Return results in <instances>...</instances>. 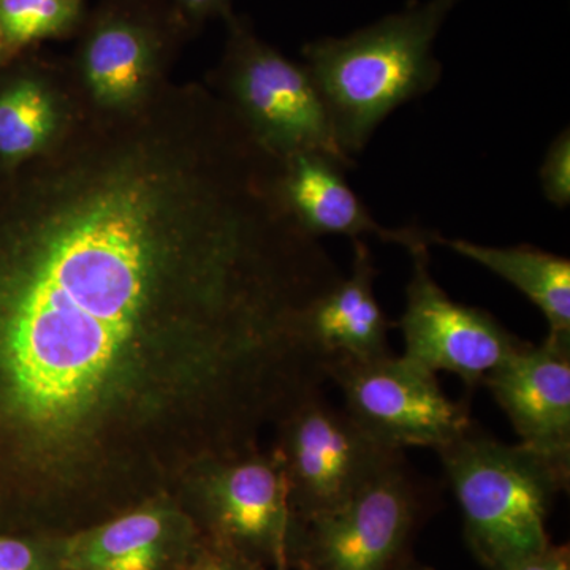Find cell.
<instances>
[{"label": "cell", "instance_id": "cell-1", "mask_svg": "<svg viewBox=\"0 0 570 570\" xmlns=\"http://www.w3.org/2000/svg\"><path fill=\"white\" fill-rule=\"evenodd\" d=\"M227 105L100 127L0 220V463L21 534L69 535L321 392L305 333L343 277Z\"/></svg>", "mask_w": 570, "mask_h": 570}, {"label": "cell", "instance_id": "cell-2", "mask_svg": "<svg viewBox=\"0 0 570 570\" xmlns=\"http://www.w3.org/2000/svg\"><path fill=\"white\" fill-rule=\"evenodd\" d=\"M461 0H423L344 37H322L303 50L337 145L347 157L365 151L397 108L438 88L434 56L442 26Z\"/></svg>", "mask_w": 570, "mask_h": 570}, {"label": "cell", "instance_id": "cell-3", "mask_svg": "<svg viewBox=\"0 0 570 570\" xmlns=\"http://www.w3.org/2000/svg\"><path fill=\"white\" fill-rule=\"evenodd\" d=\"M438 455L459 502L464 540L483 568L505 570L550 546L547 523L570 472L475 423Z\"/></svg>", "mask_w": 570, "mask_h": 570}, {"label": "cell", "instance_id": "cell-4", "mask_svg": "<svg viewBox=\"0 0 570 570\" xmlns=\"http://www.w3.org/2000/svg\"><path fill=\"white\" fill-rule=\"evenodd\" d=\"M433 493L406 459L397 461L346 504L292 523V570H400L412 560Z\"/></svg>", "mask_w": 570, "mask_h": 570}, {"label": "cell", "instance_id": "cell-5", "mask_svg": "<svg viewBox=\"0 0 570 570\" xmlns=\"http://www.w3.org/2000/svg\"><path fill=\"white\" fill-rule=\"evenodd\" d=\"M275 455L283 466L288 502L296 519L346 504L379 475L404 459V452L371 438L324 390L296 404L279 422Z\"/></svg>", "mask_w": 570, "mask_h": 570}, {"label": "cell", "instance_id": "cell-6", "mask_svg": "<svg viewBox=\"0 0 570 570\" xmlns=\"http://www.w3.org/2000/svg\"><path fill=\"white\" fill-rule=\"evenodd\" d=\"M326 377L344 397V411L385 448L441 450L471 428L469 401L445 395L431 373L406 358L390 354L355 362L333 358Z\"/></svg>", "mask_w": 570, "mask_h": 570}, {"label": "cell", "instance_id": "cell-7", "mask_svg": "<svg viewBox=\"0 0 570 570\" xmlns=\"http://www.w3.org/2000/svg\"><path fill=\"white\" fill-rule=\"evenodd\" d=\"M184 509L206 538L262 566L287 553L292 515L288 487L275 453L257 449L202 461L184 478Z\"/></svg>", "mask_w": 570, "mask_h": 570}, {"label": "cell", "instance_id": "cell-8", "mask_svg": "<svg viewBox=\"0 0 570 570\" xmlns=\"http://www.w3.org/2000/svg\"><path fill=\"white\" fill-rule=\"evenodd\" d=\"M227 88L228 107L281 159L317 153L333 157L347 170L355 167L356 160L337 145L324 100L305 66L242 36L232 52Z\"/></svg>", "mask_w": 570, "mask_h": 570}, {"label": "cell", "instance_id": "cell-9", "mask_svg": "<svg viewBox=\"0 0 570 570\" xmlns=\"http://www.w3.org/2000/svg\"><path fill=\"white\" fill-rule=\"evenodd\" d=\"M430 245L412 247L406 307L400 318L404 356L431 373L459 376L468 389L524 346L497 317L450 298L431 273Z\"/></svg>", "mask_w": 570, "mask_h": 570}, {"label": "cell", "instance_id": "cell-10", "mask_svg": "<svg viewBox=\"0 0 570 570\" xmlns=\"http://www.w3.org/2000/svg\"><path fill=\"white\" fill-rule=\"evenodd\" d=\"M205 534L181 501L156 494L63 538V570H184Z\"/></svg>", "mask_w": 570, "mask_h": 570}, {"label": "cell", "instance_id": "cell-11", "mask_svg": "<svg viewBox=\"0 0 570 570\" xmlns=\"http://www.w3.org/2000/svg\"><path fill=\"white\" fill-rule=\"evenodd\" d=\"M482 385L521 445L570 472V341L524 343Z\"/></svg>", "mask_w": 570, "mask_h": 570}, {"label": "cell", "instance_id": "cell-12", "mask_svg": "<svg viewBox=\"0 0 570 570\" xmlns=\"http://www.w3.org/2000/svg\"><path fill=\"white\" fill-rule=\"evenodd\" d=\"M347 168L333 157L302 153L283 159L281 190L296 224L314 238L343 235L354 239L377 236L382 243L411 250L433 246L436 232L420 227L389 228L374 219L346 179Z\"/></svg>", "mask_w": 570, "mask_h": 570}, {"label": "cell", "instance_id": "cell-13", "mask_svg": "<svg viewBox=\"0 0 570 570\" xmlns=\"http://www.w3.org/2000/svg\"><path fill=\"white\" fill-rule=\"evenodd\" d=\"M376 277L370 246L354 239L351 273L318 296L305 318L307 341L326 363L333 358L367 362L393 354L392 325L376 296Z\"/></svg>", "mask_w": 570, "mask_h": 570}, {"label": "cell", "instance_id": "cell-14", "mask_svg": "<svg viewBox=\"0 0 570 570\" xmlns=\"http://www.w3.org/2000/svg\"><path fill=\"white\" fill-rule=\"evenodd\" d=\"M433 245L483 266L513 285L540 309L549 324L547 336L570 341V261L530 245L485 246L463 238L434 235Z\"/></svg>", "mask_w": 570, "mask_h": 570}, {"label": "cell", "instance_id": "cell-15", "mask_svg": "<svg viewBox=\"0 0 570 570\" xmlns=\"http://www.w3.org/2000/svg\"><path fill=\"white\" fill-rule=\"evenodd\" d=\"M151 48L141 31L112 22L94 33L86 50V78L94 96L105 105L134 102L149 77Z\"/></svg>", "mask_w": 570, "mask_h": 570}, {"label": "cell", "instance_id": "cell-16", "mask_svg": "<svg viewBox=\"0 0 570 570\" xmlns=\"http://www.w3.org/2000/svg\"><path fill=\"white\" fill-rule=\"evenodd\" d=\"M56 127L51 97L33 81H20L0 96V154L31 156L50 140Z\"/></svg>", "mask_w": 570, "mask_h": 570}, {"label": "cell", "instance_id": "cell-17", "mask_svg": "<svg viewBox=\"0 0 570 570\" xmlns=\"http://www.w3.org/2000/svg\"><path fill=\"white\" fill-rule=\"evenodd\" d=\"M78 0H0V33L22 45L62 31L77 17Z\"/></svg>", "mask_w": 570, "mask_h": 570}, {"label": "cell", "instance_id": "cell-18", "mask_svg": "<svg viewBox=\"0 0 570 570\" xmlns=\"http://www.w3.org/2000/svg\"><path fill=\"white\" fill-rule=\"evenodd\" d=\"M63 538L0 532V570H63Z\"/></svg>", "mask_w": 570, "mask_h": 570}, {"label": "cell", "instance_id": "cell-19", "mask_svg": "<svg viewBox=\"0 0 570 570\" xmlns=\"http://www.w3.org/2000/svg\"><path fill=\"white\" fill-rule=\"evenodd\" d=\"M543 197L558 209L570 205V129H562L550 141L539 168Z\"/></svg>", "mask_w": 570, "mask_h": 570}, {"label": "cell", "instance_id": "cell-20", "mask_svg": "<svg viewBox=\"0 0 570 570\" xmlns=\"http://www.w3.org/2000/svg\"><path fill=\"white\" fill-rule=\"evenodd\" d=\"M184 570H265V566L250 560L242 551L205 535L204 546L197 557Z\"/></svg>", "mask_w": 570, "mask_h": 570}, {"label": "cell", "instance_id": "cell-21", "mask_svg": "<svg viewBox=\"0 0 570 570\" xmlns=\"http://www.w3.org/2000/svg\"><path fill=\"white\" fill-rule=\"evenodd\" d=\"M505 570H570V549L568 543L551 542L547 549L531 554Z\"/></svg>", "mask_w": 570, "mask_h": 570}, {"label": "cell", "instance_id": "cell-22", "mask_svg": "<svg viewBox=\"0 0 570 570\" xmlns=\"http://www.w3.org/2000/svg\"><path fill=\"white\" fill-rule=\"evenodd\" d=\"M190 10L206 11L223 6L224 0H183Z\"/></svg>", "mask_w": 570, "mask_h": 570}, {"label": "cell", "instance_id": "cell-23", "mask_svg": "<svg viewBox=\"0 0 570 570\" xmlns=\"http://www.w3.org/2000/svg\"><path fill=\"white\" fill-rule=\"evenodd\" d=\"M273 570H292L291 564H288L287 553L283 551V553L277 554L275 562L272 566Z\"/></svg>", "mask_w": 570, "mask_h": 570}, {"label": "cell", "instance_id": "cell-24", "mask_svg": "<svg viewBox=\"0 0 570 570\" xmlns=\"http://www.w3.org/2000/svg\"><path fill=\"white\" fill-rule=\"evenodd\" d=\"M400 570H431L425 568V566H420L417 562L414 561H407L406 564L403 566Z\"/></svg>", "mask_w": 570, "mask_h": 570}, {"label": "cell", "instance_id": "cell-25", "mask_svg": "<svg viewBox=\"0 0 570 570\" xmlns=\"http://www.w3.org/2000/svg\"><path fill=\"white\" fill-rule=\"evenodd\" d=\"M3 43H6V40H3L2 33H0V52L3 50Z\"/></svg>", "mask_w": 570, "mask_h": 570}]
</instances>
